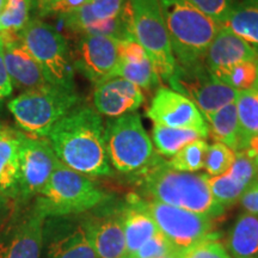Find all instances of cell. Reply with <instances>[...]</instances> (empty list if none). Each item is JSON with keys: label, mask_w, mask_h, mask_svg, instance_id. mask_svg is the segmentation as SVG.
<instances>
[{"label": "cell", "mask_w": 258, "mask_h": 258, "mask_svg": "<svg viewBox=\"0 0 258 258\" xmlns=\"http://www.w3.org/2000/svg\"><path fill=\"white\" fill-rule=\"evenodd\" d=\"M47 140L61 164L88 177L112 176L104 123L92 106L78 104L54 125Z\"/></svg>", "instance_id": "cell-1"}, {"label": "cell", "mask_w": 258, "mask_h": 258, "mask_svg": "<svg viewBox=\"0 0 258 258\" xmlns=\"http://www.w3.org/2000/svg\"><path fill=\"white\" fill-rule=\"evenodd\" d=\"M132 180L140 198L198 213L212 219L224 215L225 208L215 201L207 184L206 173L182 172L171 169L161 159Z\"/></svg>", "instance_id": "cell-2"}, {"label": "cell", "mask_w": 258, "mask_h": 258, "mask_svg": "<svg viewBox=\"0 0 258 258\" xmlns=\"http://www.w3.org/2000/svg\"><path fill=\"white\" fill-rule=\"evenodd\" d=\"M176 66L202 63L221 25L190 0H158Z\"/></svg>", "instance_id": "cell-3"}, {"label": "cell", "mask_w": 258, "mask_h": 258, "mask_svg": "<svg viewBox=\"0 0 258 258\" xmlns=\"http://www.w3.org/2000/svg\"><path fill=\"white\" fill-rule=\"evenodd\" d=\"M111 198L90 177L59 163L31 205L44 218L70 217L92 211Z\"/></svg>", "instance_id": "cell-4"}, {"label": "cell", "mask_w": 258, "mask_h": 258, "mask_svg": "<svg viewBox=\"0 0 258 258\" xmlns=\"http://www.w3.org/2000/svg\"><path fill=\"white\" fill-rule=\"evenodd\" d=\"M104 143L112 170L131 179L161 160L138 112L109 118L104 124Z\"/></svg>", "instance_id": "cell-5"}, {"label": "cell", "mask_w": 258, "mask_h": 258, "mask_svg": "<svg viewBox=\"0 0 258 258\" xmlns=\"http://www.w3.org/2000/svg\"><path fill=\"white\" fill-rule=\"evenodd\" d=\"M80 104L76 89L46 85L27 90L9 102V110L25 134L47 138L57 122Z\"/></svg>", "instance_id": "cell-6"}, {"label": "cell", "mask_w": 258, "mask_h": 258, "mask_svg": "<svg viewBox=\"0 0 258 258\" xmlns=\"http://www.w3.org/2000/svg\"><path fill=\"white\" fill-rule=\"evenodd\" d=\"M18 36L40 64L48 83L76 89L72 51L66 37L57 29L41 19H31Z\"/></svg>", "instance_id": "cell-7"}, {"label": "cell", "mask_w": 258, "mask_h": 258, "mask_svg": "<svg viewBox=\"0 0 258 258\" xmlns=\"http://www.w3.org/2000/svg\"><path fill=\"white\" fill-rule=\"evenodd\" d=\"M134 40L144 48L161 82L169 83L176 60L158 0H127Z\"/></svg>", "instance_id": "cell-8"}, {"label": "cell", "mask_w": 258, "mask_h": 258, "mask_svg": "<svg viewBox=\"0 0 258 258\" xmlns=\"http://www.w3.org/2000/svg\"><path fill=\"white\" fill-rule=\"evenodd\" d=\"M140 203L156 222L160 233L178 252L209 238L220 237L215 232V219L153 200L140 198Z\"/></svg>", "instance_id": "cell-9"}, {"label": "cell", "mask_w": 258, "mask_h": 258, "mask_svg": "<svg viewBox=\"0 0 258 258\" xmlns=\"http://www.w3.org/2000/svg\"><path fill=\"white\" fill-rule=\"evenodd\" d=\"M167 84L198 106L203 117L235 102L238 96L237 90L209 72L203 62L191 67L176 66Z\"/></svg>", "instance_id": "cell-10"}, {"label": "cell", "mask_w": 258, "mask_h": 258, "mask_svg": "<svg viewBox=\"0 0 258 258\" xmlns=\"http://www.w3.org/2000/svg\"><path fill=\"white\" fill-rule=\"evenodd\" d=\"M60 161L47 138L22 135L19 150L18 201L29 203L46 186Z\"/></svg>", "instance_id": "cell-11"}, {"label": "cell", "mask_w": 258, "mask_h": 258, "mask_svg": "<svg viewBox=\"0 0 258 258\" xmlns=\"http://www.w3.org/2000/svg\"><path fill=\"white\" fill-rule=\"evenodd\" d=\"M122 205L123 201L111 198L92 211L79 215L90 243L99 258L125 257Z\"/></svg>", "instance_id": "cell-12"}, {"label": "cell", "mask_w": 258, "mask_h": 258, "mask_svg": "<svg viewBox=\"0 0 258 258\" xmlns=\"http://www.w3.org/2000/svg\"><path fill=\"white\" fill-rule=\"evenodd\" d=\"M44 219L30 202H17L0 231V258H40Z\"/></svg>", "instance_id": "cell-13"}, {"label": "cell", "mask_w": 258, "mask_h": 258, "mask_svg": "<svg viewBox=\"0 0 258 258\" xmlns=\"http://www.w3.org/2000/svg\"><path fill=\"white\" fill-rule=\"evenodd\" d=\"M40 258H99L79 215L46 218Z\"/></svg>", "instance_id": "cell-14"}, {"label": "cell", "mask_w": 258, "mask_h": 258, "mask_svg": "<svg viewBox=\"0 0 258 258\" xmlns=\"http://www.w3.org/2000/svg\"><path fill=\"white\" fill-rule=\"evenodd\" d=\"M147 116L154 124L167 128L192 129L203 138L209 135L208 124L194 103L175 90L160 86L156 90Z\"/></svg>", "instance_id": "cell-15"}, {"label": "cell", "mask_w": 258, "mask_h": 258, "mask_svg": "<svg viewBox=\"0 0 258 258\" xmlns=\"http://www.w3.org/2000/svg\"><path fill=\"white\" fill-rule=\"evenodd\" d=\"M118 43L109 36L80 35L72 53L74 70L95 85L111 78L120 61Z\"/></svg>", "instance_id": "cell-16"}, {"label": "cell", "mask_w": 258, "mask_h": 258, "mask_svg": "<svg viewBox=\"0 0 258 258\" xmlns=\"http://www.w3.org/2000/svg\"><path fill=\"white\" fill-rule=\"evenodd\" d=\"M144 101L141 89L121 77H112L96 84L92 95L93 109L109 118L135 112Z\"/></svg>", "instance_id": "cell-17"}, {"label": "cell", "mask_w": 258, "mask_h": 258, "mask_svg": "<svg viewBox=\"0 0 258 258\" xmlns=\"http://www.w3.org/2000/svg\"><path fill=\"white\" fill-rule=\"evenodd\" d=\"M0 38L4 49L5 67L14 89L27 91L49 84L40 64L29 53L18 34L0 32Z\"/></svg>", "instance_id": "cell-18"}, {"label": "cell", "mask_w": 258, "mask_h": 258, "mask_svg": "<svg viewBox=\"0 0 258 258\" xmlns=\"http://www.w3.org/2000/svg\"><path fill=\"white\" fill-rule=\"evenodd\" d=\"M258 57L246 42L221 25L206 53L203 63L209 72L225 83L235 64Z\"/></svg>", "instance_id": "cell-19"}, {"label": "cell", "mask_w": 258, "mask_h": 258, "mask_svg": "<svg viewBox=\"0 0 258 258\" xmlns=\"http://www.w3.org/2000/svg\"><path fill=\"white\" fill-rule=\"evenodd\" d=\"M122 225L125 240V257L133 258L143 245L156 235V222L141 206L137 194H129L122 205Z\"/></svg>", "instance_id": "cell-20"}, {"label": "cell", "mask_w": 258, "mask_h": 258, "mask_svg": "<svg viewBox=\"0 0 258 258\" xmlns=\"http://www.w3.org/2000/svg\"><path fill=\"white\" fill-rule=\"evenodd\" d=\"M23 132L0 122V196L18 201L19 150Z\"/></svg>", "instance_id": "cell-21"}, {"label": "cell", "mask_w": 258, "mask_h": 258, "mask_svg": "<svg viewBox=\"0 0 258 258\" xmlns=\"http://www.w3.org/2000/svg\"><path fill=\"white\" fill-rule=\"evenodd\" d=\"M124 4L125 0H89L82 8L60 15V18L67 30L80 36L91 25L120 15Z\"/></svg>", "instance_id": "cell-22"}, {"label": "cell", "mask_w": 258, "mask_h": 258, "mask_svg": "<svg viewBox=\"0 0 258 258\" xmlns=\"http://www.w3.org/2000/svg\"><path fill=\"white\" fill-rule=\"evenodd\" d=\"M226 249L232 258H251L258 254V215L245 212L235 219Z\"/></svg>", "instance_id": "cell-23"}, {"label": "cell", "mask_w": 258, "mask_h": 258, "mask_svg": "<svg viewBox=\"0 0 258 258\" xmlns=\"http://www.w3.org/2000/svg\"><path fill=\"white\" fill-rule=\"evenodd\" d=\"M258 55V0H237L224 24Z\"/></svg>", "instance_id": "cell-24"}, {"label": "cell", "mask_w": 258, "mask_h": 258, "mask_svg": "<svg viewBox=\"0 0 258 258\" xmlns=\"http://www.w3.org/2000/svg\"><path fill=\"white\" fill-rule=\"evenodd\" d=\"M205 120L207 122L208 131L215 143L224 144L234 152L243 151L235 102L225 105L214 114L206 116Z\"/></svg>", "instance_id": "cell-25"}, {"label": "cell", "mask_w": 258, "mask_h": 258, "mask_svg": "<svg viewBox=\"0 0 258 258\" xmlns=\"http://www.w3.org/2000/svg\"><path fill=\"white\" fill-rule=\"evenodd\" d=\"M205 139L199 132L192 129L167 128L154 124L152 128V143L156 146L157 153L161 157H173L185 145L195 140ZM206 140V139H205Z\"/></svg>", "instance_id": "cell-26"}, {"label": "cell", "mask_w": 258, "mask_h": 258, "mask_svg": "<svg viewBox=\"0 0 258 258\" xmlns=\"http://www.w3.org/2000/svg\"><path fill=\"white\" fill-rule=\"evenodd\" d=\"M241 148L246 150L251 139L258 137V90L238 92L235 99Z\"/></svg>", "instance_id": "cell-27"}, {"label": "cell", "mask_w": 258, "mask_h": 258, "mask_svg": "<svg viewBox=\"0 0 258 258\" xmlns=\"http://www.w3.org/2000/svg\"><path fill=\"white\" fill-rule=\"evenodd\" d=\"M112 77H121L133 83L141 91H152L160 88L161 79L148 57L141 61L120 60Z\"/></svg>", "instance_id": "cell-28"}, {"label": "cell", "mask_w": 258, "mask_h": 258, "mask_svg": "<svg viewBox=\"0 0 258 258\" xmlns=\"http://www.w3.org/2000/svg\"><path fill=\"white\" fill-rule=\"evenodd\" d=\"M34 9V0H6L5 8L0 14V30L9 34L21 32L31 21Z\"/></svg>", "instance_id": "cell-29"}, {"label": "cell", "mask_w": 258, "mask_h": 258, "mask_svg": "<svg viewBox=\"0 0 258 258\" xmlns=\"http://www.w3.org/2000/svg\"><path fill=\"white\" fill-rule=\"evenodd\" d=\"M208 146L209 145L205 139L192 141L185 145L175 156L171 157L170 160H166V164L173 170L196 173L205 167Z\"/></svg>", "instance_id": "cell-30"}, {"label": "cell", "mask_w": 258, "mask_h": 258, "mask_svg": "<svg viewBox=\"0 0 258 258\" xmlns=\"http://www.w3.org/2000/svg\"><path fill=\"white\" fill-rule=\"evenodd\" d=\"M207 184L211 190L212 196L219 205L225 209L231 207L239 201V199L245 191V186L235 180L227 172L220 176L206 175Z\"/></svg>", "instance_id": "cell-31"}, {"label": "cell", "mask_w": 258, "mask_h": 258, "mask_svg": "<svg viewBox=\"0 0 258 258\" xmlns=\"http://www.w3.org/2000/svg\"><path fill=\"white\" fill-rule=\"evenodd\" d=\"M235 152L224 144L214 143L208 146L207 154H206L205 167L206 175L208 176H220L224 175L230 169L233 163Z\"/></svg>", "instance_id": "cell-32"}, {"label": "cell", "mask_w": 258, "mask_h": 258, "mask_svg": "<svg viewBox=\"0 0 258 258\" xmlns=\"http://www.w3.org/2000/svg\"><path fill=\"white\" fill-rule=\"evenodd\" d=\"M227 173L235 180L247 188L251 183L258 179V165L247 156L245 151L235 152L233 163Z\"/></svg>", "instance_id": "cell-33"}, {"label": "cell", "mask_w": 258, "mask_h": 258, "mask_svg": "<svg viewBox=\"0 0 258 258\" xmlns=\"http://www.w3.org/2000/svg\"><path fill=\"white\" fill-rule=\"evenodd\" d=\"M179 258H232L219 238H209L182 252Z\"/></svg>", "instance_id": "cell-34"}, {"label": "cell", "mask_w": 258, "mask_h": 258, "mask_svg": "<svg viewBox=\"0 0 258 258\" xmlns=\"http://www.w3.org/2000/svg\"><path fill=\"white\" fill-rule=\"evenodd\" d=\"M203 14L222 25L231 14L237 0H190Z\"/></svg>", "instance_id": "cell-35"}, {"label": "cell", "mask_w": 258, "mask_h": 258, "mask_svg": "<svg viewBox=\"0 0 258 258\" xmlns=\"http://www.w3.org/2000/svg\"><path fill=\"white\" fill-rule=\"evenodd\" d=\"M176 251L173 245L166 239L165 235L158 232L137 251L133 258H161Z\"/></svg>", "instance_id": "cell-36"}, {"label": "cell", "mask_w": 258, "mask_h": 258, "mask_svg": "<svg viewBox=\"0 0 258 258\" xmlns=\"http://www.w3.org/2000/svg\"><path fill=\"white\" fill-rule=\"evenodd\" d=\"M241 207L245 212L250 214L258 215V179L245 189V191L239 199Z\"/></svg>", "instance_id": "cell-37"}, {"label": "cell", "mask_w": 258, "mask_h": 258, "mask_svg": "<svg viewBox=\"0 0 258 258\" xmlns=\"http://www.w3.org/2000/svg\"><path fill=\"white\" fill-rule=\"evenodd\" d=\"M14 91V86H12L11 80L6 71L5 62H4V49H3V42L0 38V104L5 98L11 95Z\"/></svg>", "instance_id": "cell-38"}, {"label": "cell", "mask_w": 258, "mask_h": 258, "mask_svg": "<svg viewBox=\"0 0 258 258\" xmlns=\"http://www.w3.org/2000/svg\"><path fill=\"white\" fill-rule=\"evenodd\" d=\"M16 205H17L16 201L6 199L4 196H0V231L3 230L6 222L11 218L12 213H14L16 208Z\"/></svg>", "instance_id": "cell-39"}, {"label": "cell", "mask_w": 258, "mask_h": 258, "mask_svg": "<svg viewBox=\"0 0 258 258\" xmlns=\"http://www.w3.org/2000/svg\"><path fill=\"white\" fill-rule=\"evenodd\" d=\"M89 0H60V3L55 6L51 14H56L57 16L69 14L74 10L82 8Z\"/></svg>", "instance_id": "cell-40"}, {"label": "cell", "mask_w": 258, "mask_h": 258, "mask_svg": "<svg viewBox=\"0 0 258 258\" xmlns=\"http://www.w3.org/2000/svg\"><path fill=\"white\" fill-rule=\"evenodd\" d=\"M35 2V9L40 11L42 16L50 15L55 6L59 4L60 0H34Z\"/></svg>", "instance_id": "cell-41"}, {"label": "cell", "mask_w": 258, "mask_h": 258, "mask_svg": "<svg viewBox=\"0 0 258 258\" xmlns=\"http://www.w3.org/2000/svg\"><path fill=\"white\" fill-rule=\"evenodd\" d=\"M245 152L258 165V137L251 139L249 144H247Z\"/></svg>", "instance_id": "cell-42"}, {"label": "cell", "mask_w": 258, "mask_h": 258, "mask_svg": "<svg viewBox=\"0 0 258 258\" xmlns=\"http://www.w3.org/2000/svg\"><path fill=\"white\" fill-rule=\"evenodd\" d=\"M161 258H179V252H172V253H170V254H167V256H164V257H161Z\"/></svg>", "instance_id": "cell-43"}, {"label": "cell", "mask_w": 258, "mask_h": 258, "mask_svg": "<svg viewBox=\"0 0 258 258\" xmlns=\"http://www.w3.org/2000/svg\"><path fill=\"white\" fill-rule=\"evenodd\" d=\"M5 4H6V0H0V14H2L3 10H4Z\"/></svg>", "instance_id": "cell-44"}, {"label": "cell", "mask_w": 258, "mask_h": 258, "mask_svg": "<svg viewBox=\"0 0 258 258\" xmlns=\"http://www.w3.org/2000/svg\"><path fill=\"white\" fill-rule=\"evenodd\" d=\"M251 258H258V254H256V256H254V257H251Z\"/></svg>", "instance_id": "cell-45"}, {"label": "cell", "mask_w": 258, "mask_h": 258, "mask_svg": "<svg viewBox=\"0 0 258 258\" xmlns=\"http://www.w3.org/2000/svg\"><path fill=\"white\" fill-rule=\"evenodd\" d=\"M0 32H2V30H0Z\"/></svg>", "instance_id": "cell-46"}]
</instances>
